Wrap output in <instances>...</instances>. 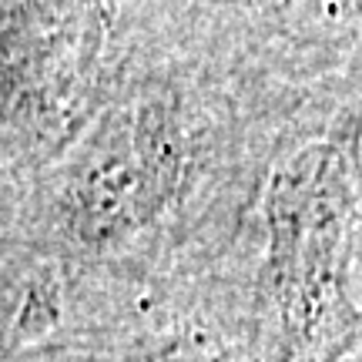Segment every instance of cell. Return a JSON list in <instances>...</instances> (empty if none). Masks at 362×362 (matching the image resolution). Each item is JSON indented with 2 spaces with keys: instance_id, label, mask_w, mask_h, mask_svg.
<instances>
[{
  "instance_id": "2",
  "label": "cell",
  "mask_w": 362,
  "mask_h": 362,
  "mask_svg": "<svg viewBox=\"0 0 362 362\" xmlns=\"http://www.w3.org/2000/svg\"><path fill=\"white\" fill-rule=\"evenodd\" d=\"M259 319L269 362H342L362 346V101L285 141L259 211Z\"/></svg>"
},
{
  "instance_id": "4",
  "label": "cell",
  "mask_w": 362,
  "mask_h": 362,
  "mask_svg": "<svg viewBox=\"0 0 362 362\" xmlns=\"http://www.w3.org/2000/svg\"><path fill=\"white\" fill-rule=\"evenodd\" d=\"M158 34L292 117L362 101V0H148Z\"/></svg>"
},
{
  "instance_id": "3",
  "label": "cell",
  "mask_w": 362,
  "mask_h": 362,
  "mask_svg": "<svg viewBox=\"0 0 362 362\" xmlns=\"http://www.w3.org/2000/svg\"><path fill=\"white\" fill-rule=\"evenodd\" d=\"M148 0H4L0 194L51 168L151 51Z\"/></svg>"
},
{
  "instance_id": "6",
  "label": "cell",
  "mask_w": 362,
  "mask_h": 362,
  "mask_svg": "<svg viewBox=\"0 0 362 362\" xmlns=\"http://www.w3.org/2000/svg\"><path fill=\"white\" fill-rule=\"evenodd\" d=\"M359 302H362V238H359Z\"/></svg>"
},
{
  "instance_id": "5",
  "label": "cell",
  "mask_w": 362,
  "mask_h": 362,
  "mask_svg": "<svg viewBox=\"0 0 362 362\" xmlns=\"http://www.w3.org/2000/svg\"><path fill=\"white\" fill-rule=\"evenodd\" d=\"M262 228L228 259L168 282L57 346L84 362H269L259 319Z\"/></svg>"
},
{
  "instance_id": "1",
  "label": "cell",
  "mask_w": 362,
  "mask_h": 362,
  "mask_svg": "<svg viewBox=\"0 0 362 362\" xmlns=\"http://www.w3.org/2000/svg\"><path fill=\"white\" fill-rule=\"evenodd\" d=\"M302 124L158 34L64 155L0 194L4 356L57 349L161 285L228 259Z\"/></svg>"
}]
</instances>
